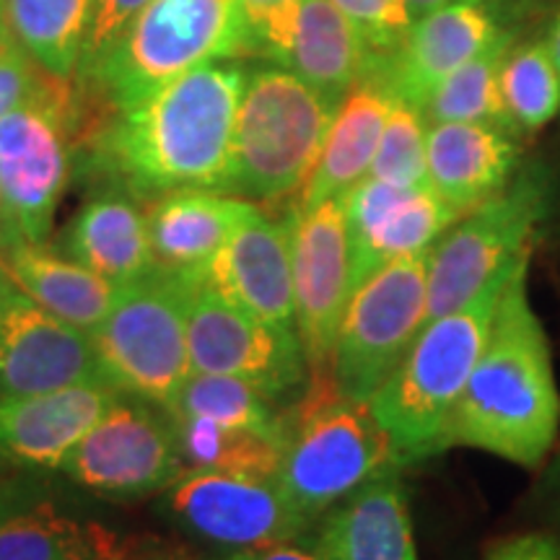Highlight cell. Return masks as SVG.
Masks as SVG:
<instances>
[{
	"label": "cell",
	"instance_id": "obj_32",
	"mask_svg": "<svg viewBox=\"0 0 560 560\" xmlns=\"http://www.w3.org/2000/svg\"><path fill=\"white\" fill-rule=\"evenodd\" d=\"M499 83L514 132H537L560 112V75L542 42L509 50Z\"/></svg>",
	"mask_w": 560,
	"mask_h": 560
},
{
	"label": "cell",
	"instance_id": "obj_21",
	"mask_svg": "<svg viewBox=\"0 0 560 560\" xmlns=\"http://www.w3.org/2000/svg\"><path fill=\"white\" fill-rule=\"evenodd\" d=\"M317 542L330 560H420L400 472L371 480L322 516Z\"/></svg>",
	"mask_w": 560,
	"mask_h": 560
},
{
	"label": "cell",
	"instance_id": "obj_35",
	"mask_svg": "<svg viewBox=\"0 0 560 560\" xmlns=\"http://www.w3.org/2000/svg\"><path fill=\"white\" fill-rule=\"evenodd\" d=\"M52 79V73L39 68L32 55L16 39H11L0 50V117L45 94Z\"/></svg>",
	"mask_w": 560,
	"mask_h": 560
},
{
	"label": "cell",
	"instance_id": "obj_5",
	"mask_svg": "<svg viewBox=\"0 0 560 560\" xmlns=\"http://www.w3.org/2000/svg\"><path fill=\"white\" fill-rule=\"evenodd\" d=\"M244 52L249 34L240 0H151L79 79L120 112L195 68Z\"/></svg>",
	"mask_w": 560,
	"mask_h": 560
},
{
	"label": "cell",
	"instance_id": "obj_36",
	"mask_svg": "<svg viewBox=\"0 0 560 560\" xmlns=\"http://www.w3.org/2000/svg\"><path fill=\"white\" fill-rule=\"evenodd\" d=\"M149 3L151 0H96L94 21H91L86 47H83L79 73H86L91 66H96L115 47V42L122 37L130 21Z\"/></svg>",
	"mask_w": 560,
	"mask_h": 560
},
{
	"label": "cell",
	"instance_id": "obj_28",
	"mask_svg": "<svg viewBox=\"0 0 560 560\" xmlns=\"http://www.w3.org/2000/svg\"><path fill=\"white\" fill-rule=\"evenodd\" d=\"M96 0H5L11 37L58 79H75Z\"/></svg>",
	"mask_w": 560,
	"mask_h": 560
},
{
	"label": "cell",
	"instance_id": "obj_1",
	"mask_svg": "<svg viewBox=\"0 0 560 560\" xmlns=\"http://www.w3.org/2000/svg\"><path fill=\"white\" fill-rule=\"evenodd\" d=\"M529 255L503 285L470 380L446 425L444 450L470 446L537 467L560 431V392L542 322L529 301Z\"/></svg>",
	"mask_w": 560,
	"mask_h": 560
},
{
	"label": "cell",
	"instance_id": "obj_37",
	"mask_svg": "<svg viewBox=\"0 0 560 560\" xmlns=\"http://www.w3.org/2000/svg\"><path fill=\"white\" fill-rule=\"evenodd\" d=\"M486 560H560V542L545 532H529L493 545Z\"/></svg>",
	"mask_w": 560,
	"mask_h": 560
},
{
	"label": "cell",
	"instance_id": "obj_7",
	"mask_svg": "<svg viewBox=\"0 0 560 560\" xmlns=\"http://www.w3.org/2000/svg\"><path fill=\"white\" fill-rule=\"evenodd\" d=\"M185 270L156 268L120 289L112 312L89 332L102 382L170 410L192 374L187 350Z\"/></svg>",
	"mask_w": 560,
	"mask_h": 560
},
{
	"label": "cell",
	"instance_id": "obj_6",
	"mask_svg": "<svg viewBox=\"0 0 560 560\" xmlns=\"http://www.w3.org/2000/svg\"><path fill=\"white\" fill-rule=\"evenodd\" d=\"M338 102L283 66L257 68L236 112L229 192L280 200L304 190L317 166Z\"/></svg>",
	"mask_w": 560,
	"mask_h": 560
},
{
	"label": "cell",
	"instance_id": "obj_41",
	"mask_svg": "<svg viewBox=\"0 0 560 560\" xmlns=\"http://www.w3.org/2000/svg\"><path fill=\"white\" fill-rule=\"evenodd\" d=\"M408 3V9L412 11V16H423V13L429 11H436V9H444V5H452V3H462V0H405Z\"/></svg>",
	"mask_w": 560,
	"mask_h": 560
},
{
	"label": "cell",
	"instance_id": "obj_27",
	"mask_svg": "<svg viewBox=\"0 0 560 560\" xmlns=\"http://www.w3.org/2000/svg\"><path fill=\"white\" fill-rule=\"evenodd\" d=\"M107 537L45 499L0 501V560H102Z\"/></svg>",
	"mask_w": 560,
	"mask_h": 560
},
{
	"label": "cell",
	"instance_id": "obj_15",
	"mask_svg": "<svg viewBox=\"0 0 560 560\" xmlns=\"http://www.w3.org/2000/svg\"><path fill=\"white\" fill-rule=\"evenodd\" d=\"M353 289L376 270L400 257L431 249L462 215L446 206L429 185L397 187L366 177L342 195Z\"/></svg>",
	"mask_w": 560,
	"mask_h": 560
},
{
	"label": "cell",
	"instance_id": "obj_25",
	"mask_svg": "<svg viewBox=\"0 0 560 560\" xmlns=\"http://www.w3.org/2000/svg\"><path fill=\"white\" fill-rule=\"evenodd\" d=\"M374 55L332 0H301L289 45L276 62L340 104L366 79Z\"/></svg>",
	"mask_w": 560,
	"mask_h": 560
},
{
	"label": "cell",
	"instance_id": "obj_39",
	"mask_svg": "<svg viewBox=\"0 0 560 560\" xmlns=\"http://www.w3.org/2000/svg\"><path fill=\"white\" fill-rule=\"evenodd\" d=\"M299 3L301 0H240L244 26H247V34H249V52H255V39L257 34L262 32V26L268 24L276 13Z\"/></svg>",
	"mask_w": 560,
	"mask_h": 560
},
{
	"label": "cell",
	"instance_id": "obj_22",
	"mask_svg": "<svg viewBox=\"0 0 560 560\" xmlns=\"http://www.w3.org/2000/svg\"><path fill=\"white\" fill-rule=\"evenodd\" d=\"M392 104L395 96L371 75L342 96L317 166L306 179L304 190L299 192L296 208H312L330 198H342L369 177Z\"/></svg>",
	"mask_w": 560,
	"mask_h": 560
},
{
	"label": "cell",
	"instance_id": "obj_42",
	"mask_svg": "<svg viewBox=\"0 0 560 560\" xmlns=\"http://www.w3.org/2000/svg\"><path fill=\"white\" fill-rule=\"evenodd\" d=\"M548 50H550L552 62H556V68H558V75H560V13H558L556 24H552V30H550Z\"/></svg>",
	"mask_w": 560,
	"mask_h": 560
},
{
	"label": "cell",
	"instance_id": "obj_19",
	"mask_svg": "<svg viewBox=\"0 0 560 560\" xmlns=\"http://www.w3.org/2000/svg\"><path fill=\"white\" fill-rule=\"evenodd\" d=\"M192 270L202 283L242 310L296 330L289 221H270L257 213L208 262Z\"/></svg>",
	"mask_w": 560,
	"mask_h": 560
},
{
	"label": "cell",
	"instance_id": "obj_4",
	"mask_svg": "<svg viewBox=\"0 0 560 560\" xmlns=\"http://www.w3.org/2000/svg\"><path fill=\"white\" fill-rule=\"evenodd\" d=\"M402 462L369 400L346 397L332 376L312 380L283 420L278 480L312 524Z\"/></svg>",
	"mask_w": 560,
	"mask_h": 560
},
{
	"label": "cell",
	"instance_id": "obj_20",
	"mask_svg": "<svg viewBox=\"0 0 560 560\" xmlns=\"http://www.w3.org/2000/svg\"><path fill=\"white\" fill-rule=\"evenodd\" d=\"M429 187L459 215L501 192L516 174L514 132L486 122H439L425 136Z\"/></svg>",
	"mask_w": 560,
	"mask_h": 560
},
{
	"label": "cell",
	"instance_id": "obj_26",
	"mask_svg": "<svg viewBox=\"0 0 560 560\" xmlns=\"http://www.w3.org/2000/svg\"><path fill=\"white\" fill-rule=\"evenodd\" d=\"M66 252L117 285L156 268L149 219L136 202L117 192L100 195L79 210L66 231Z\"/></svg>",
	"mask_w": 560,
	"mask_h": 560
},
{
	"label": "cell",
	"instance_id": "obj_33",
	"mask_svg": "<svg viewBox=\"0 0 560 560\" xmlns=\"http://www.w3.org/2000/svg\"><path fill=\"white\" fill-rule=\"evenodd\" d=\"M425 136H429V122L423 120V112L395 100L369 177L397 187L429 185Z\"/></svg>",
	"mask_w": 560,
	"mask_h": 560
},
{
	"label": "cell",
	"instance_id": "obj_38",
	"mask_svg": "<svg viewBox=\"0 0 560 560\" xmlns=\"http://www.w3.org/2000/svg\"><path fill=\"white\" fill-rule=\"evenodd\" d=\"M215 560H330L325 550L319 548L317 537L314 540H289L276 545H262V548H247V550H229L226 556Z\"/></svg>",
	"mask_w": 560,
	"mask_h": 560
},
{
	"label": "cell",
	"instance_id": "obj_30",
	"mask_svg": "<svg viewBox=\"0 0 560 560\" xmlns=\"http://www.w3.org/2000/svg\"><path fill=\"white\" fill-rule=\"evenodd\" d=\"M511 50L509 32L490 45L478 58L446 75L436 89L431 91L429 100L423 102V120L429 125L439 122H486L495 128H511L506 109L501 100V66L506 52ZM516 136V132H514Z\"/></svg>",
	"mask_w": 560,
	"mask_h": 560
},
{
	"label": "cell",
	"instance_id": "obj_13",
	"mask_svg": "<svg viewBox=\"0 0 560 560\" xmlns=\"http://www.w3.org/2000/svg\"><path fill=\"white\" fill-rule=\"evenodd\" d=\"M170 509L182 527L226 550L296 540L312 524L278 475L190 470L172 488Z\"/></svg>",
	"mask_w": 560,
	"mask_h": 560
},
{
	"label": "cell",
	"instance_id": "obj_29",
	"mask_svg": "<svg viewBox=\"0 0 560 560\" xmlns=\"http://www.w3.org/2000/svg\"><path fill=\"white\" fill-rule=\"evenodd\" d=\"M182 465L190 470L278 475L283 436L249 429H231L206 418L172 416Z\"/></svg>",
	"mask_w": 560,
	"mask_h": 560
},
{
	"label": "cell",
	"instance_id": "obj_34",
	"mask_svg": "<svg viewBox=\"0 0 560 560\" xmlns=\"http://www.w3.org/2000/svg\"><path fill=\"white\" fill-rule=\"evenodd\" d=\"M332 5L376 55L395 50L416 21L405 0H332Z\"/></svg>",
	"mask_w": 560,
	"mask_h": 560
},
{
	"label": "cell",
	"instance_id": "obj_9",
	"mask_svg": "<svg viewBox=\"0 0 560 560\" xmlns=\"http://www.w3.org/2000/svg\"><path fill=\"white\" fill-rule=\"evenodd\" d=\"M556 187L548 172L529 166L501 192L480 202L431 247L425 325L467 304L490 278L532 252L552 210Z\"/></svg>",
	"mask_w": 560,
	"mask_h": 560
},
{
	"label": "cell",
	"instance_id": "obj_18",
	"mask_svg": "<svg viewBox=\"0 0 560 560\" xmlns=\"http://www.w3.org/2000/svg\"><path fill=\"white\" fill-rule=\"evenodd\" d=\"M115 402L117 389L107 382L0 397V457L30 470H58Z\"/></svg>",
	"mask_w": 560,
	"mask_h": 560
},
{
	"label": "cell",
	"instance_id": "obj_3",
	"mask_svg": "<svg viewBox=\"0 0 560 560\" xmlns=\"http://www.w3.org/2000/svg\"><path fill=\"white\" fill-rule=\"evenodd\" d=\"M520 260L490 278L459 310L429 322L395 374L369 400L402 467L444 452L446 425L486 346L503 285Z\"/></svg>",
	"mask_w": 560,
	"mask_h": 560
},
{
	"label": "cell",
	"instance_id": "obj_23",
	"mask_svg": "<svg viewBox=\"0 0 560 560\" xmlns=\"http://www.w3.org/2000/svg\"><path fill=\"white\" fill-rule=\"evenodd\" d=\"M257 213L260 208L231 195L164 192L145 215L156 265L172 270L200 268Z\"/></svg>",
	"mask_w": 560,
	"mask_h": 560
},
{
	"label": "cell",
	"instance_id": "obj_17",
	"mask_svg": "<svg viewBox=\"0 0 560 560\" xmlns=\"http://www.w3.org/2000/svg\"><path fill=\"white\" fill-rule=\"evenodd\" d=\"M503 34L480 0H462L412 21L395 50L374 55L369 75L397 102L420 109L446 75L486 52Z\"/></svg>",
	"mask_w": 560,
	"mask_h": 560
},
{
	"label": "cell",
	"instance_id": "obj_8",
	"mask_svg": "<svg viewBox=\"0 0 560 560\" xmlns=\"http://www.w3.org/2000/svg\"><path fill=\"white\" fill-rule=\"evenodd\" d=\"M73 83L55 75L45 94L0 117V252L50 240L81 120Z\"/></svg>",
	"mask_w": 560,
	"mask_h": 560
},
{
	"label": "cell",
	"instance_id": "obj_40",
	"mask_svg": "<svg viewBox=\"0 0 560 560\" xmlns=\"http://www.w3.org/2000/svg\"><path fill=\"white\" fill-rule=\"evenodd\" d=\"M545 495H548L550 511L556 516L558 527H560V450L556 454V462L550 465L548 478H545Z\"/></svg>",
	"mask_w": 560,
	"mask_h": 560
},
{
	"label": "cell",
	"instance_id": "obj_24",
	"mask_svg": "<svg viewBox=\"0 0 560 560\" xmlns=\"http://www.w3.org/2000/svg\"><path fill=\"white\" fill-rule=\"evenodd\" d=\"M0 270L42 310L86 332L102 325L122 289L73 257L47 249V244L5 247L0 252Z\"/></svg>",
	"mask_w": 560,
	"mask_h": 560
},
{
	"label": "cell",
	"instance_id": "obj_2",
	"mask_svg": "<svg viewBox=\"0 0 560 560\" xmlns=\"http://www.w3.org/2000/svg\"><path fill=\"white\" fill-rule=\"evenodd\" d=\"M247 73L208 62L117 112L102 149L136 190H226Z\"/></svg>",
	"mask_w": 560,
	"mask_h": 560
},
{
	"label": "cell",
	"instance_id": "obj_11",
	"mask_svg": "<svg viewBox=\"0 0 560 560\" xmlns=\"http://www.w3.org/2000/svg\"><path fill=\"white\" fill-rule=\"evenodd\" d=\"M187 285V350L192 374L234 376L280 400L306 380V359L296 330L265 322L202 283L192 268Z\"/></svg>",
	"mask_w": 560,
	"mask_h": 560
},
{
	"label": "cell",
	"instance_id": "obj_43",
	"mask_svg": "<svg viewBox=\"0 0 560 560\" xmlns=\"http://www.w3.org/2000/svg\"><path fill=\"white\" fill-rule=\"evenodd\" d=\"M13 37H11V30H9V21H5V0H0V50H3L5 45H9Z\"/></svg>",
	"mask_w": 560,
	"mask_h": 560
},
{
	"label": "cell",
	"instance_id": "obj_14",
	"mask_svg": "<svg viewBox=\"0 0 560 560\" xmlns=\"http://www.w3.org/2000/svg\"><path fill=\"white\" fill-rule=\"evenodd\" d=\"M172 425L138 402H115L62 470L100 495H143L182 478Z\"/></svg>",
	"mask_w": 560,
	"mask_h": 560
},
{
	"label": "cell",
	"instance_id": "obj_12",
	"mask_svg": "<svg viewBox=\"0 0 560 560\" xmlns=\"http://www.w3.org/2000/svg\"><path fill=\"white\" fill-rule=\"evenodd\" d=\"M285 221L291 231L296 335L310 380H325L332 376L338 332L355 291L346 208L342 198H330L312 208H293Z\"/></svg>",
	"mask_w": 560,
	"mask_h": 560
},
{
	"label": "cell",
	"instance_id": "obj_44",
	"mask_svg": "<svg viewBox=\"0 0 560 560\" xmlns=\"http://www.w3.org/2000/svg\"><path fill=\"white\" fill-rule=\"evenodd\" d=\"M9 280H11V278H9V276H5V272H3V270H0V306H3V301H5V299H9V293L13 291V289H11V283H9Z\"/></svg>",
	"mask_w": 560,
	"mask_h": 560
},
{
	"label": "cell",
	"instance_id": "obj_31",
	"mask_svg": "<svg viewBox=\"0 0 560 560\" xmlns=\"http://www.w3.org/2000/svg\"><path fill=\"white\" fill-rule=\"evenodd\" d=\"M172 416L206 418L231 429H249L260 433H280L283 418L272 412V405L252 384L221 374H190L174 397Z\"/></svg>",
	"mask_w": 560,
	"mask_h": 560
},
{
	"label": "cell",
	"instance_id": "obj_10",
	"mask_svg": "<svg viewBox=\"0 0 560 560\" xmlns=\"http://www.w3.org/2000/svg\"><path fill=\"white\" fill-rule=\"evenodd\" d=\"M429 260L431 249L392 260L353 291L332 359L346 397L371 400L425 327Z\"/></svg>",
	"mask_w": 560,
	"mask_h": 560
},
{
	"label": "cell",
	"instance_id": "obj_16",
	"mask_svg": "<svg viewBox=\"0 0 560 560\" xmlns=\"http://www.w3.org/2000/svg\"><path fill=\"white\" fill-rule=\"evenodd\" d=\"M102 382L89 332L11 291L0 306V392L42 395L73 384Z\"/></svg>",
	"mask_w": 560,
	"mask_h": 560
}]
</instances>
